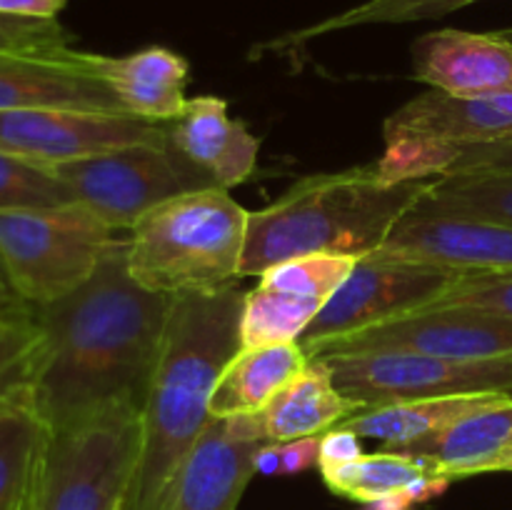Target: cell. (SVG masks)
<instances>
[{
    "instance_id": "21",
    "label": "cell",
    "mask_w": 512,
    "mask_h": 510,
    "mask_svg": "<svg viewBox=\"0 0 512 510\" xmlns=\"http://www.w3.org/2000/svg\"><path fill=\"white\" fill-rule=\"evenodd\" d=\"M310 358L300 343L240 348L225 365L210 398V418L263 413L270 400L305 370Z\"/></svg>"
},
{
    "instance_id": "7",
    "label": "cell",
    "mask_w": 512,
    "mask_h": 510,
    "mask_svg": "<svg viewBox=\"0 0 512 510\" xmlns=\"http://www.w3.org/2000/svg\"><path fill=\"white\" fill-rule=\"evenodd\" d=\"M73 198L98 213L113 230L133 228L145 213L170 198L220 188L203 168L190 163L170 140L115 148L73 163L53 165Z\"/></svg>"
},
{
    "instance_id": "13",
    "label": "cell",
    "mask_w": 512,
    "mask_h": 510,
    "mask_svg": "<svg viewBox=\"0 0 512 510\" xmlns=\"http://www.w3.org/2000/svg\"><path fill=\"white\" fill-rule=\"evenodd\" d=\"M268 443L260 413L210 418L160 510H238L255 475V455Z\"/></svg>"
},
{
    "instance_id": "2",
    "label": "cell",
    "mask_w": 512,
    "mask_h": 510,
    "mask_svg": "<svg viewBox=\"0 0 512 510\" xmlns=\"http://www.w3.org/2000/svg\"><path fill=\"white\" fill-rule=\"evenodd\" d=\"M238 283L175 295L143 400V448L128 510H160L180 465L210 420L225 365L243 348Z\"/></svg>"
},
{
    "instance_id": "28",
    "label": "cell",
    "mask_w": 512,
    "mask_h": 510,
    "mask_svg": "<svg viewBox=\"0 0 512 510\" xmlns=\"http://www.w3.org/2000/svg\"><path fill=\"white\" fill-rule=\"evenodd\" d=\"M65 203H75L73 190L53 168L0 148V210L55 208Z\"/></svg>"
},
{
    "instance_id": "31",
    "label": "cell",
    "mask_w": 512,
    "mask_h": 510,
    "mask_svg": "<svg viewBox=\"0 0 512 510\" xmlns=\"http://www.w3.org/2000/svg\"><path fill=\"white\" fill-rule=\"evenodd\" d=\"M450 173H512V140L455 148Z\"/></svg>"
},
{
    "instance_id": "12",
    "label": "cell",
    "mask_w": 512,
    "mask_h": 510,
    "mask_svg": "<svg viewBox=\"0 0 512 510\" xmlns=\"http://www.w3.org/2000/svg\"><path fill=\"white\" fill-rule=\"evenodd\" d=\"M160 140H168L165 123H150L128 113L73 108L0 113V148L48 168Z\"/></svg>"
},
{
    "instance_id": "20",
    "label": "cell",
    "mask_w": 512,
    "mask_h": 510,
    "mask_svg": "<svg viewBox=\"0 0 512 510\" xmlns=\"http://www.w3.org/2000/svg\"><path fill=\"white\" fill-rule=\"evenodd\" d=\"M365 408L335 385L325 360H310L303 373L290 380L260 413L270 443L323 435Z\"/></svg>"
},
{
    "instance_id": "38",
    "label": "cell",
    "mask_w": 512,
    "mask_h": 510,
    "mask_svg": "<svg viewBox=\"0 0 512 510\" xmlns=\"http://www.w3.org/2000/svg\"><path fill=\"white\" fill-rule=\"evenodd\" d=\"M485 473H512V445L510 448H505L503 453H500L498 458L488 465V470H485Z\"/></svg>"
},
{
    "instance_id": "1",
    "label": "cell",
    "mask_w": 512,
    "mask_h": 510,
    "mask_svg": "<svg viewBox=\"0 0 512 510\" xmlns=\"http://www.w3.org/2000/svg\"><path fill=\"white\" fill-rule=\"evenodd\" d=\"M170 305V295L130 275L128 238H118L90 280L38 308L45 350L33 403L45 425L60 428L120 400L143 405Z\"/></svg>"
},
{
    "instance_id": "27",
    "label": "cell",
    "mask_w": 512,
    "mask_h": 510,
    "mask_svg": "<svg viewBox=\"0 0 512 510\" xmlns=\"http://www.w3.org/2000/svg\"><path fill=\"white\" fill-rule=\"evenodd\" d=\"M428 473L430 468L425 460L405 455L400 450L383 448L378 453H365L355 463L325 470L320 475L335 495L363 505L395 493V490H403L405 485Z\"/></svg>"
},
{
    "instance_id": "35",
    "label": "cell",
    "mask_w": 512,
    "mask_h": 510,
    "mask_svg": "<svg viewBox=\"0 0 512 510\" xmlns=\"http://www.w3.org/2000/svg\"><path fill=\"white\" fill-rule=\"evenodd\" d=\"M68 0H0V15L28 20H58Z\"/></svg>"
},
{
    "instance_id": "18",
    "label": "cell",
    "mask_w": 512,
    "mask_h": 510,
    "mask_svg": "<svg viewBox=\"0 0 512 510\" xmlns=\"http://www.w3.org/2000/svg\"><path fill=\"white\" fill-rule=\"evenodd\" d=\"M100 78L108 83L123 110L150 123H170L183 113L188 60L163 45L110 58L93 53Z\"/></svg>"
},
{
    "instance_id": "9",
    "label": "cell",
    "mask_w": 512,
    "mask_h": 510,
    "mask_svg": "<svg viewBox=\"0 0 512 510\" xmlns=\"http://www.w3.org/2000/svg\"><path fill=\"white\" fill-rule=\"evenodd\" d=\"M465 273L370 253L358 258L318 318L300 338L303 350L415 313L443 298Z\"/></svg>"
},
{
    "instance_id": "36",
    "label": "cell",
    "mask_w": 512,
    "mask_h": 510,
    "mask_svg": "<svg viewBox=\"0 0 512 510\" xmlns=\"http://www.w3.org/2000/svg\"><path fill=\"white\" fill-rule=\"evenodd\" d=\"M255 473L260 475H283V465H280V445L268 443L258 450L255 455Z\"/></svg>"
},
{
    "instance_id": "30",
    "label": "cell",
    "mask_w": 512,
    "mask_h": 510,
    "mask_svg": "<svg viewBox=\"0 0 512 510\" xmlns=\"http://www.w3.org/2000/svg\"><path fill=\"white\" fill-rule=\"evenodd\" d=\"M73 33L58 20H28L0 15V50H53L70 48Z\"/></svg>"
},
{
    "instance_id": "14",
    "label": "cell",
    "mask_w": 512,
    "mask_h": 510,
    "mask_svg": "<svg viewBox=\"0 0 512 510\" xmlns=\"http://www.w3.org/2000/svg\"><path fill=\"white\" fill-rule=\"evenodd\" d=\"M38 108L125 113L93 53L70 48L0 50V113Z\"/></svg>"
},
{
    "instance_id": "25",
    "label": "cell",
    "mask_w": 512,
    "mask_h": 510,
    "mask_svg": "<svg viewBox=\"0 0 512 510\" xmlns=\"http://www.w3.org/2000/svg\"><path fill=\"white\" fill-rule=\"evenodd\" d=\"M415 208L512 225V173L440 175Z\"/></svg>"
},
{
    "instance_id": "19",
    "label": "cell",
    "mask_w": 512,
    "mask_h": 510,
    "mask_svg": "<svg viewBox=\"0 0 512 510\" xmlns=\"http://www.w3.org/2000/svg\"><path fill=\"white\" fill-rule=\"evenodd\" d=\"M512 445V395L480 405L428 438L403 445L405 455L428 463L430 473L445 478H468L488 470V465Z\"/></svg>"
},
{
    "instance_id": "33",
    "label": "cell",
    "mask_w": 512,
    "mask_h": 510,
    "mask_svg": "<svg viewBox=\"0 0 512 510\" xmlns=\"http://www.w3.org/2000/svg\"><path fill=\"white\" fill-rule=\"evenodd\" d=\"M363 455V438H360L358 433H353V430L343 428V425L320 435V473L340 468V465L355 463V460L363 458Z\"/></svg>"
},
{
    "instance_id": "5",
    "label": "cell",
    "mask_w": 512,
    "mask_h": 510,
    "mask_svg": "<svg viewBox=\"0 0 512 510\" xmlns=\"http://www.w3.org/2000/svg\"><path fill=\"white\" fill-rule=\"evenodd\" d=\"M143 448V405L120 400L48 428L35 510H128Z\"/></svg>"
},
{
    "instance_id": "3",
    "label": "cell",
    "mask_w": 512,
    "mask_h": 510,
    "mask_svg": "<svg viewBox=\"0 0 512 510\" xmlns=\"http://www.w3.org/2000/svg\"><path fill=\"white\" fill-rule=\"evenodd\" d=\"M430 180L383 178L378 163L308 175L248 218L240 278L303 255L378 253L395 225L425 198Z\"/></svg>"
},
{
    "instance_id": "24",
    "label": "cell",
    "mask_w": 512,
    "mask_h": 510,
    "mask_svg": "<svg viewBox=\"0 0 512 510\" xmlns=\"http://www.w3.org/2000/svg\"><path fill=\"white\" fill-rule=\"evenodd\" d=\"M473 3H480V0H365V3L355 5V8H348L343 13L320 20V23L283 35V38L263 45V48L275 50V53H288V50L303 48L310 40L340 33V30L363 28V25H403L420 23V20H435L455 13V10L468 8Z\"/></svg>"
},
{
    "instance_id": "23",
    "label": "cell",
    "mask_w": 512,
    "mask_h": 510,
    "mask_svg": "<svg viewBox=\"0 0 512 510\" xmlns=\"http://www.w3.org/2000/svg\"><path fill=\"white\" fill-rule=\"evenodd\" d=\"M48 425L33 393L0 403V510H15L30 490L43 453Z\"/></svg>"
},
{
    "instance_id": "11",
    "label": "cell",
    "mask_w": 512,
    "mask_h": 510,
    "mask_svg": "<svg viewBox=\"0 0 512 510\" xmlns=\"http://www.w3.org/2000/svg\"><path fill=\"white\" fill-rule=\"evenodd\" d=\"M355 263L358 258L353 255L318 253L283 260L258 275V285L245 293L240 318L243 348L300 343Z\"/></svg>"
},
{
    "instance_id": "34",
    "label": "cell",
    "mask_w": 512,
    "mask_h": 510,
    "mask_svg": "<svg viewBox=\"0 0 512 510\" xmlns=\"http://www.w3.org/2000/svg\"><path fill=\"white\" fill-rule=\"evenodd\" d=\"M280 445V465L283 475H300L310 468H318L320 460V435L288 440Z\"/></svg>"
},
{
    "instance_id": "29",
    "label": "cell",
    "mask_w": 512,
    "mask_h": 510,
    "mask_svg": "<svg viewBox=\"0 0 512 510\" xmlns=\"http://www.w3.org/2000/svg\"><path fill=\"white\" fill-rule=\"evenodd\" d=\"M433 305H460V308H480L490 313L512 318V270L498 273H465L448 293Z\"/></svg>"
},
{
    "instance_id": "4",
    "label": "cell",
    "mask_w": 512,
    "mask_h": 510,
    "mask_svg": "<svg viewBox=\"0 0 512 510\" xmlns=\"http://www.w3.org/2000/svg\"><path fill=\"white\" fill-rule=\"evenodd\" d=\"M248 218L225 188L170 198L130 228L128 268L143 288L160 295L203 293L240 278Z\"/></svg>"
},
{
    "instance_id": "22",
    "label": "cell",
    "mask_w": 512,
    "mask_h": 510,
    "mask_svg": "<svg viewBox=\"0 0 512 510\" xmlns=\"http://www.w3.org/2000/svg\"><path fill=\"white\" fill-rule=\"evenodd\" d=\"M503 395L505 393L448 395V398H413L398 400V403L365 405L340 425L358 433L360 438L380 440L385 448H403L415 440L428 438L435 430L458 420L460 415Z\"/></svg>"
},
{
    "instance_id": "16",
    "label": "cell",
    "mask_w": 512,
    "mask_h": 510,
    "mask_svg": "<svg viewBox=\"0 0 512 510\" xmlns=\"http://www.w3.org/2000/svg\"><path fill=\"white\" fill-rule=\"evenodd\" d=\"M385 133L415 135L445 148L512 140V90L485 95H450L428 90L400 105Z\"/></svg>"
},
{
    "instance_id": "32",
    "label": "cell",
    "mask_w": 512,
    "mask_h": 510,
    "mask_svg": "<svg viewBox=\"0 0 512 510\" xmlns=\"http://www.w3.org/2000/svg\"><path fill=\"white\" fill-rule=\"evenodd\" d=\"M450 483H453V480L445 478V475H420L418 480L405 485L403 490H395V493L383 495V498L363 503V510H413L418 508V505L443 495L445 490L450 488Z\"/></svg>"
},
{
    "instance_id": "37",
    "label": "cell",
    "mask_w": 512,
    "mask_h": 510,
    "mask_svg": "<svg viewBox=\"0 0 512 510\" xmlns=\"http://www.w3.org/2000/svg\"><path fill=\"white\" fill-rule=\"evenodd\" d=\"M20 305H30L15 293L13 283H10L8 273H5L3 263H0V308H20Z\"/></svg>"
},
{
    "instance_id": "8",
    "label": "cell",
    "mask_w": 512,
    "mask_h": 510,
    "mask_svg": "<svg viewBox=\"0 0 512 510\" xmlns=\"http://www.w3.org/2000/svg\"><path fill=\"white\" fill-rule=\"evenodd\" d=\"M323 360L335 385L363 405L448 395H512V353L498 358L355 353Z\"/></svg>"
},
{
    "instance_id": "26",
    "label": "cell",
    "mask_w": 512,
    "mask_h": 510,
    "mask_svg": "<svg viewBox=\"0 0 512 510\" xmlns=\"http://www.w3.org/2000/svg\"><path fill=\"white\" fill-rule=\"evenodd\" d=\"M45 350L38 308H0V403L33 393Z\"/></svg>"
},
{
    "instance_id": "17",
    "label": "cell",
    "mask_w": 512,
    "mask_h": 510,
    "mask_svg": "<svg viewBox=\"0 0 512 510\" xmlns=\"http://www.w3.org/2000/svg\"><path fill=\"white\" fill-rule=\"evenodd\" d=\"M165 128L173 148L203 168L220 188L230 190L253 175L260 140L248 125L230 118L228 103L218 95L188 98L183 113Z\"/></svg>"
},
{
    "instance_id": "15",
    "label": "cell",
    "mask_w": 512,
    "mask_h": 510,
    "mask_svg": "<svg viewBox=\"0 0 512 510\" xmlns=\"http://www.w3.org/2000/svg\"><path fill=\"white\" fill-rule=\"evenodd\" d=\"M413 78L450 95L512 90V43L503 33L435 30L415 43Z\"/></svg>"
},
{
    "instance_id": "10",
    "label": "cell",
    "mask_w": 512,
    "mask_h": 510,
    "mask_svg": "<svg viewBox=\"0 0 512 510\" xmlns=\"http://www.w3.org/2000/svg\"><path fill=\"white\" fill-rule=\"evenodd\" d=\"M355 353H420L448 358H498L512 353V318L480 308L428 305L415 313L328 340L305 350L310 360Z\"/></svg>"
},
{
    "instance_id": "39",
    "label": "cell",
    "mask_w": 512,
    "mask_h": 510,
    "mask_svg": "<svg viewBox=\"0 0 512 510\" xmlns=\"http://www.w3.org/2000/svg\"><path fill=\"white\" fill-rule=\"evenodd\" d=\"M35 498H38V470H35L33 485H30V490H28V493H25V498L20 500V505L15 510H35Z\"/></svg>"
},
{
    "instance_id": "6",
    "label": "cell",
    "mask_w": 512,
    "mask_h": 510,
    "mask_svg": "<svg viewBox=\"0 0 512 510\" xmlns=\"http://www.w3.org/2000/svg\"><path fill=\"white\" fill-rule=\"evenodd\" d=\"M115 230L83 203L0 210V263L15 293L45 308L78 290L103 263Z\"/></svg>"
}]
</instances>
